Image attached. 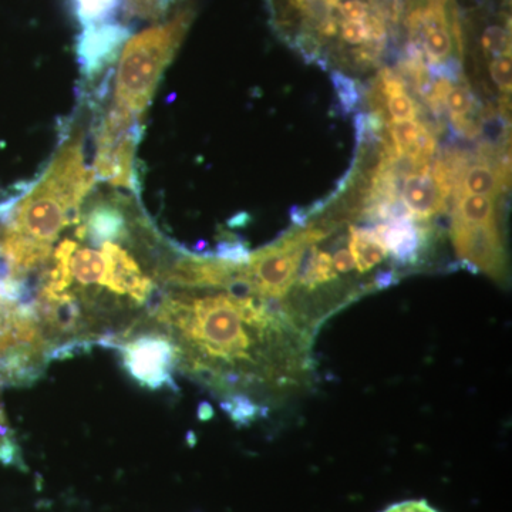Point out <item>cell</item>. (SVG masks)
I'll return each mask as SVG.
<instances>
[{
	"label": "cell",
	"mask_w": 512,
	"mask_h": 512,
	"mask_svg": "<svg viewBox=\"0 0 512 512\" xmlns=\"http://www.w3.org/2000/svg\"><path fill=\"white\" fill-rule=\"evenodd\" d=\"M127 40L128 29L117 23L107 22L83 28L79 42V55L84 72L99 73L116 57L120 49H123L124 42Z\"/></svg>",
	"instance_id": "30bf717a"
},
{
	"label": "cell",
	"mask_w": 512,
	"mask_h": 512,
	"mask_svg": "<svg viewBox=\"0 0 512 512\" xmlns=\"http://www.w3.org/2000/svg\"><path fill=\"white\" fill-rule=\"evenodd\" d=\"M491 77L494 83L503 90L504 93L511 92V55L495 57L490 67Z\"/></svg>",
	"instance_id": "603a6c76"
},
{
	"label": "cell",
	"mask_w": 512,
	"mask_h": 512,
	"mask_svg": "<svg viewBox=\"0 0 512 512\" xmlns=\"http://www.w3.org/2000/svg\"><path fill=\"white\" fill-rule=\"evenodd\" d=\"M174 0H123L124 10L130 18L158 20L171 8Z\"/></svg>",
	"instance_id": "ac0fdd59"
},
{
	"label": "cell",
	"mask_w": 512,
	"mask_h": 512,
	"mask_svg": "<svg viewBox=\"0 0 512 512\" xmlns=\"http://www.w3.org/2000/svg\"><path fill=\"white\" fill-rule=\"evenodd\" d=\"M332 82L335 84L336 94H338L340 104L343 110L352 111L359 101V92L353 80L343 76L342 73H333Z\"/></svg>",
	"instance_id": "44dd1931"
},
{
	"label": "cell",
	"mask_w": 512,
	"mask_h": 512,
	"mask_svg": "<svg viewBox=\"0 0 512 512\" xmlns=\"http://www.w3.org/2000/svg\"><path fill=\"white\" fill-rule=\"evenodd\" d=\"M333 266L339 275H349L350 272L356 271L355 258L348 248H340L339 251L332 255ZM357 272V271H356Z\"/></svg>",
	"instance_id": "d4e9b609"
},
{
	"label": "cell",
	"mask_w": 512,
	"mask_h": 512,
	"mask_svg": "<svg viewBox=\"0 0 512 512\" xmlns=\"http://www.w3.org/2000/svg\"><path fill=\"white\" fill-rule=\"evenodd\" d=\"M141 121L107 110L96 136L93 171L111 187L137 191L136 151Z\"/></svg>",
	"instance_id": "5b68a950"
},
{
	"label": "cell",
	"mask_w": 512,
	"mask_h": 512,
	"mask_svg": "<svg viewBox=\"0 0 512 512\" xmlns=\"http://www.w3.org/2000/svg\"><path fill=\"white\" fill-rule=\"evenodd\" d=\"M338 10L343 20H365L370 15V8L363 0H346L339 3Z\"/></svg>",
	"instance_id": "cb8c5ba5"
},
{
	"label": "cell",
	"mask_w": 512,
	"mask_h": 512,
	"mask_svg": "<svg viewBox=\"0 0 512 512\" xmlns=\"http://www.w3.org/2000/svg\"><path fill=\"white\" fill-rule=\"evenodd\" d=\"M443 104L450 111L454 126L460 128L463 133L470 137L476 134V128L467 119L468 114L473 110L474 104L473 94L468 90V87L451 84L447 92L444 93Z\"/></svg>",
	"instance_id": "2e32d148"
},
{
	"label": "cell",
	"mask_w": 512,
	"mask_h": 512,
	"mask_svg": "<svg viewBox=\"0 0 512 512\" xmlns=\"http://www.w3.org/2000/svg\"><path fill=\"white\" fill-rule=\"evenodd\" d=\"M326 237L328 234L316 227L293 231L274 244L249 254L247 261L239 265L237 281L249 292L281 306L286 313V302L291 296L306 248Z\"/></svg>",
	"instance_id": "277c9868"
},
{
	"label": "cell",
	"mask_w": 512,
	"mask_h": 512,
	"mask_svg": "<svg viewBox=\"0 0 512 512\" xmlns=\"http://www.w3.org/2000/svg\"><path fill=\"white\" fill-rule=\"evenodd\" d=\"M504 185V175L495 171L490 164H474L461 174V188L463 194L487 195L495 198Z\"/></svg>",
	"instance_id": "5bb4252c"
},
{
	"label": "cell",
	"mask_w": 512,
	"mask_h": 512,
	"mask_svg": "<svg viewBox=\"0 0 512 512\" xmlns=\"http://www.w3.org/2000/svg\"><path fill=\"white\" fill-rule=\"evenodd\" d=\"M447 198L431 170L409 175L403 181L400 200L417 221L429 220L446 210Z\"/></svg>",
	"instance_id": "8fae6325"
},
{
	"label": "cell",
	"mask_w": 512,
	"mask_h": 512,
	"mask_svg": "<svg viewBox=\"0 0 512 512\" xmlns=\"http://www.w3.org/2000/svg\"><path fill=\"white\" fill-rule=\"evenodd\" d=\"M174 343L177 369L234 403L264 407L302 389L313 372L312 336L281 306L238 281L220 289H168L147 318Z\"/></svg>",
	"instance_id": "6da1fadb"
},
{
	"label": "cell",
	"mask_w": 512,
	"mask_h": 512,
	"mask_svg": "<svg viewBox=\"0 0 512 512\" xmlns=\"http://www.w3.org/2000/svg\"><path fill=\"white\" fill-rule=\"evenodd\" d=\"M373 229L393 261L403 266L419 262L430 238L427 228L421 227L413 218L382 221Z\"/></svg>",
	"instance_id": "9c48e42d"
},
{
	"label": "cell",
	"mask_w": 512,
	"mask_h": 512,
	"mask_svg": "<svg viewBox=\"0 0 512 512\" xmlns=\"http://www.w3.org/2000/svg\"><path fill=\"white\" fill-rule=\"evenodd\" d=\"M382 84L383 94L387 97V110L393 123L416 120L417 107L414 106L412 97L407 94L403 80L389 70H384Z\"/></svg>",
	"instance_id": "4fadbf2b"
},
{
	"label": "cell",
	"mask_w": 512,
	"mask_h": 512,
	"mask_svg": "<svg viewBox=\"0 0 512 512\" xmlns=\"http://www.w3.org/2000/svg\"><path fill=\"white\" fill-rule=\"evenodd\" d=\"M383 512H437L424 501H406V503L394 504Z\"/></svg>",
	"instance_id": "484cf974"
},
{
	"label": "cell",
	"mask_w": 512,
	"mask_h": 512,
	"mask_svg": "<svg viewBox=\"0 0 512 512\" xmlns=\"http://www.w3.org/2000/svg\"><path fill=\"white\" fill-rule=\"evenodd\" d=\"M128 375L151 390L175 387L174 370L178 360L174 343L167 335L144 320L116 343Z\"/></svg>",
	"instance_id": "8992f818"
},
{
	"label": "cell",
	"mask_w": 512,
	"mask_h": 512,
	"mask_svg": "<svg viewBox=\"0 0 512 512\" xmlns=\"http://www.w3.org/2000/svg\"><path fill=\"white\" fill-rule=\"evenodd\" d=\"M348 247L355 258L356 271L369 274L386 261L389 252L377 237L373 228H350Z\"/></svg>",
	"instance_id": "7c38bea8"
},
{
	"label": "cell",
	"mask_w": 512,
	"mask_h": 512,
	"mask_svg": "<svg viewBox=\"0 0 512 512\" xmlns=\"http://www.w3.org/2000/svg\"><path fill=\"white\" fill-rule=\"evenodd\" d=\"M369 16L365 20H343L342 25H340L342 39L353 46L372 45L370 43L369 23H367Z\"/></svg>",
	"instance_id": "ffe728a7"
},
{
	"label": "cell",
	"mask_w": 512,
	"mask_h": 512,
	"mask_svg": "<svg viewBox=\"0 0 512 512\" xmlns=\"http://www.w3.org/2000/svg\"><path fill=\"white\" fill-rule=\"evenodd\" d=\"M483 49L488 55L495 57L511 55L510 50V36H508L507 30L501 28V26H490L485 29L483 40Z\"/></svg>",
	"instance_id": "d6986e66"
},
{
	"label": "cell",
	"mask_w": 512,
	"mask_h": 512,
	"mask_svg": "<svg viewBox=\"0 0 512 512\" xmlns=\"http://www.w3.org/2000/svg\"><path fill=\"white\" fill-rule=\"evenodd\" d=\"M121 3L123 0H74V8L83 28H87L109 22Z\"/></svg>",
	"instance_id": "e0dca14e"
},
{
	"label": "cell",
	"mask_w": 512,
	"mask_h": 512,
	"mask_svg": "<svg viewBox=\"0 0 512 512\" xmlns=\"http://www.w3.org/2000/svg\"><path fill=\"white\" fill-rule=\"evenodd\" d=\"M96 174L84 160V131L73 130L45 175L16 205L0 237V255L10 278L26 285L45 268L57 239L92 192Z\"/></svg>",
	"instance_id": "7a4b0ae2"
},
{
	"label": "cell",
	"mask_w": 512,
	"mask_h": 512,
	"mask_svg": "<svg viewBox=\"0 0 512 512\" xmlns=\"http://www.w3.org/2000/svg\"><path fill=\"white\" fill-rule=\"evenodd\" d=\"M451 241L458 258L476 271L500 279L505 274V249L498 225L466 224L453 220Z\"/></svg>",
	"instance_id": "52a82bcc"
},
{
	"label": "cell",
	"mask_w": 512,
	"mask_h": 512,
	"mask_svg": "<svg viewBox=\"0 0 512 512\" xmlns=\"http://www.w3.org/2000/svg\"><path fill=\"white\" fill-rule=\"evenodd\" d=\"M18 457L15 441L12 439V431L6 423L5 413L0 406V461L5 464H15Z\"/></svg>",
	"instance_id": "7402d4cb"
},
{
	"label": "cell",
	"mask_w": 512,
	"mask_h": 512,
	"mask_svg": "<svg viewBox=\"0 0 512 512\" xmlns=\"http://www.w3.org/2000/svg\"><path fill=\"white\" fill-rule=\"evenodd\" d=\"M409 28L430 64L446 62L453 50V33L460 37L458 26L451 30L446 0H427L426 6L414 9Z\"/></svg>",
	"instance_id": "ba28073f"
},
{
	"label": "cell",
	"mask_w": 512,
	"mask_h": 512,
	"mask_svg": "<svg viewBox=\"0 0 512 512\" xmlns=\"http://www.w3.org/2000/svg\"><path fill=\"white\" fill-rule=\"evenodd\" d=\"M453 220L466 224L497 225L494 198L476 194L460 195Z\"/></svg>",
	"instance_id": "9a60e30c"
},
{
	"label": "cell",
	"mask_w": 512,
	"mask_h": 512,
	"mask_svg": "<svg viewBox=\"0 0 512 512\" xmlns=\"http://www.w3.org/2000/svg\"><path fill=\"white\" fill-rule=\"evenodd\" d=\"M194 19V8L183 3L170 19L130 37L120 52L110 109L143 121L158 83L180 49Z\"/></svg>",
	"instance_id": "3957f363"
}]
</instances>
